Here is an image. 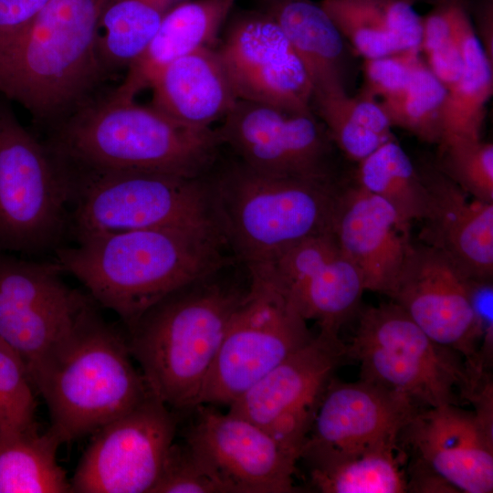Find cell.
<instances>
[{"label":"cell","instance_id":"18","mask_svg":"<svg viewBox=\"0 0 493 493\" xmlns=\"http://www.w3.org/2000/svg\"><path fill=\"white\" fill-rule=\"evenodd\" d=\"M247 269L270 280L306 321L315 320L320 330L335 334L358 310L365 291L360 271L330 231L310 236L272 261Z\"/></svg>","mask_w":493,"mask_h":493},{"label":"cell","instance_id":"11","mask_svg":"<svg viewBox=\"0 0 493 493\" xmlns=\"http://www.w3.org/2000/svg\"><path fill=\"white\" fill-rule=\"evenodd\" d=\"M62 273L55 260H27L0 250V340L23 360L32 383L94 301L69 288Z\"/></svg>","mask_w":493,"mask_h":493},{"label":"cell","instance_id":"25","mask_svg":"<svg viewBox=\"0 0 493 493\" xmlns=\"http://www.w3.org/2000/svg\"><path fill=\"white\" fill-rule=\"evenodd\" d=\"M320 5L364 58L419 47L422 17L409 0H322Z\"/></svg>","mask_w":493,"mask_h":493},{"label":"cell","instance_id":"24","mask_svg":"<svg viewBox=\"0 0 493 493\" xmlns=\"http://www.w3.org/2000/svg\"><path fill=\"white\" fill-rule=\"evenodd\" d=\"M236 1L188 0L173 5L144 52L130 65L123 81L112 93L134 100L169 64L210 47Z\"/></svg>","mask_w":493,"mask_h":493},{"label":"cell","instance_id":"1","mask_svg":"<svg viewBox=\"0 0 493 493\" xmlns=\"http://www.w3.org/2000/svg\"><path fill=\"white\" fill-rule=\"evenodd\" d=\"M55 250L97 305L130 328L172 292L226 267L214 227H165L94 234Z\"/></svg>","mask_w":493,"mask_h":493},{"label":"cell","instance_id":"32","mask_svg":"<svg viewBox=\"0 0 493 493\" xmlns=\"http://www.w3.org/2000/svg\"><path fill=\"white\" fill-rule=\"evenodd\" d=\"M446 93V88L421 60L406 87L380 104L392 127L404 129L425 142L439 144Z\"/></svg>","mask_w":493,"mask_h":493},{"label":"cell","instance_id":"15","mask_svg":"<svg viewBox=\"0 0 493 493\" xmlns=\"http://www.w3.org/2000/svg\"><path fill=\"white\" fill-rule=\"evenodd\" d=\"M184 441L226 493H292L299 458L251 421L197 404Z\"/></svg>","mask_w":493,"mask_h":493},{"label":"cell","instance_id":"16","mask_svg":"<svg viewBox=\"0 0 493 493\" xmlns=\"http://www.w3.org/2000/svg\"><path fill=\"white\" fill-rule=\"evenodd\" d=\"M468 280L440 250L413 244L390 298L433 341L461 356L476 384L485 374Z\"/></svg>","mask_w":493,"mask_h":493},{"label":"cell","instance_id":"41","mask_svg":"<svg viewBox=\"0 0 493 493\" xmlns=\"http://www.w3.org/2000/svg\"><path fill=\"white\" fill-rule=\"evenodd\" d=\"M112 0H102V8Z\"/></svg>","mask_w":493,"mask_h":493},{"label":"cell","instance_id":"23","mask_svg":"<svg viewBox=\"0 0 493 493\" xmlns=\"http://www.w3.org/2000/svg\"><path fill=\"white\" fill-rule=\"evenodd\" d=\"M151 105L187 125L211 127L237 97L217 51L198 49L165 67L154 79Z\"/></svg>","mask_w":493,"mask_h":493},{"label":"cell","instance_id":"4","mask_svg":"<svg viewBox=\"0 0 493 493\" xmlns=\"http://www.w3.org/2000/svg\"><path fill=\"white\" fill-rule=\"evenodd\" d=\"M220 270L172 292L128 328L130 351L149 390L174 412L193 411L198 404L229 320L246 291L217 280Z\"/></svg>","mask_w":493,"mask_h":493},{"label":"cell","instance_id":"13","mask_svg":"<svg viewBox=\"0 0 493 493\" xmlns=\"http://www.w3.org/2000/svg\"><path fill=\"white\" fill-rule=\"evenodd\" d=\"M347 356L339 334L320 330L228 405L299 460L320 396Z\"/></svg>","mask_w":493,"mask_h":493},{"label":"cell","instance_id":"34","mask_svg":"<svg viewBox=\"0 0 493 493\" xmlns=\"http://www.w3.org/2000/svg\"><path fill=\"white\" fill-rule=\"evenodd\" d=\"M34 390L23 360L0 340V430L37 425Z\"/></svg>","mask_w":493,"mask_h":493},{"label":"cell","instance_id":"8","mask_svg":"<svg viewBox=\"0 0 493 493\" xmlns=\"http://www.w3.org/2000/svg\"><path fill=\"white\" fill-rule=\"evenodd\" d=\"M346 346L361 379L419 405H459L474 391L461 356L433 341L393 301L364 309Z\"/></svg>","mask_w":493,"mask_h":493},{"label":"cell","instance_id":"22","mask_svg":"<svg viewBox=\"0 0 493 493\" xmlns=\"http://www.w3.org/2000/svg\"><path fill=\"white\" fill-rule=\"evenodd\" d=\"M420 174L430 193L424 243L446 255L468 278L492 280L493 203L468 199L440 170Z\"/></svg>","mask_w":493,"mask_h":493},{"label":"cell","instance_id":"36","mask_svg":"<svg viewBox=\"0 0 493 493\" xmlns=\"http://www.w3.org/2000/svg\"><path fill=\"white\" fill-rule=\"evenodd\" d=\"M152 493H226L201 459L184 441L173 443Z\"/></svg>","mask_w":493,"mask_h":493},{"label":"cell","instance_id":"6","mask_svg":"<svg viewBox=\"0 0 493 493\" xmlns=\"http://www.w3.org/2000/svg\"><path fill=\"white\" fill-rule=\"evenodd\" d=\"M208 184L218 232L246 268L330 231L337 191L330 182L267 175L239 163Z\"/></svg>","mask_w":493,"mask_h":493},{"label":"cell","instance_id":"27","mask_svg":"<svg viewBox=\"0 0 493 493\" xmlns=\"http://www.w3.org/2000/svg\"><path fill=\"white\" fill-rule=\"evenodd\" d=\"M453 29L464 68L458 79L447 89L440 142L455 138L481 139L485 109L493 91L492 63L467 14L455 16Z\"/></svg>","mask_w":493,"mask_h":493},{"label":"cell","instance_id":"12","mask_svg":"<svg viewBox=\"0 0 493 493\" xmlns=\"http://www.w3.org/2000/svg\"><path fill=\"white\" fill-rule=\"evenodd\" d=\"M177 415L151 393L98 429L69 480L75 493H152L174 442Z\"/></svg>","mask_w":493,"mask_h":493},{"label":"cell","instance_id":"42","mask_svg":"<svg viewBox=\"0 0 493 493\" xmlns=\"http://www.w3.org/2000/svg\"><path fill=\"white\" fill-rule=\"evenodd\" d=\"M440 1L442 2V1H446V0H440Z\"/></svg>","mask_w":493,"mask_h":493},{"label":"cell","instance_id":"30","mask_svg":"<svg viewBox=\"0 0 493 493\" xmlns=\"http://www.w3.org/2000/svg\"><path fill=\"white\" fill-rule=\"evenodd\" d=\"M357 184L388 203L408 223L423 221L428 214V188L394 139L359 162Z\"/></svg>","mask_w":493,"mask_h":493},{"label":"cell","instance_id":"38","mask_svg":"<svg viewBox=\"0 0 493 493\" xmlns=\"http://www.w3.org/2000/svg\"><path fill=\"white\" fill-rule=\"evenodd\" d=\"M313 100L329 134L349 159L359 163L391 141L356 124L327 98L315 97Z\"/></svg>","mask_w":493,"mask_h":493},{"label":"cell","instance_id":"9","mask_svg":"<svg viewBox=\"0 0 493 493\" xmlns=\"http://www.w3.org/2000/svg\"><path fill=\"white\" fill-rule=\"evenodd\" d=\"M70 199L57 157L0 100V250L55 252L69 237Z\"/></svg>","mask_w":493,"mask_h":493},{"label":"cell","instance_id":"7","mask_svg":"<svg viewBox=\"0 0 493 493\" xmlns=\"http://www.w3.org/2000/svg\"><path fill=\"white\" fill-rule=\"evenodd\" d=\"M54 154L68 182L69 236L74 240L149 228L217 229L209 184L203 177L90 168Z\"/></svg>","mask_w":493,"mask_h":493},{"label":"cell","instance_id":"37","mask_svg":"<svg viewBox=\"0 0 493 493\" xmlns=\"http://www.w3.org/2000/svg\"><path fill=\"white\" fill-rule=\"evenodd\" d=\"M420 52L419 47H414L392 55L364 58V81L361 94L375 100L381 99V101L399 94L422 60Z\"/></svg>","mask_w":493,"mask_h":493},{"label":"cell","instance_id":"33","mask_svg":"<svg viewBox=\"0 0 493 493\" xmlns=\"http://www.w3.org/2000/svg\"><path fill=\"white\" fill-rule=\"evenodd\" d=\"M439 145L440 171L473 198L493 203V144L455 138Z\"/></svg>","mask_w":493,"mask_h":493},{"label":"cell","instance_id":"21","mask_svg":"<svg viewBox=\"0 0 493 493\" xmlns=\"http://www.w3.org/2000/svg\"><path fill=\"white\" fill-rule=\"evenodd\" d=\"M403 433L417 460L456 492L493 491V432L456 404L419 410Z\"/></svg>","mask_w":493,"mask_h":493},{"label":"cell","instance_id":"26","mask_svg":"<svg viewBox=\"0 0 493 493\" xmlns=\"http://www.w3.org/2000/svg\"><path fill=\"white\" fill-rule=\"evenodd\" d=\"M304 65L313 96L345 90L343 37L320 5L309 0H276L267 13Z\"/></svg>","mask_w":493,"mask_h":493},{"label":"cell","instance_id":"19","mask_svg":"<svg viewBox=\"0 0 493 493\" xmlns=\"http://www.w3.org/2000/svg\"><path fill=\"white\" fill-rule=\"evenodd\" d=\"M217 53L238 100L290 112H311V80L268 14L236 18Z\"/></svg>","mask_w":493,"mask_h":493},{"label":"cell","instance_id":"35","mask_svg":"<svg viewBox=\"0 0 493 493\" xmlns=\"http://www.w3.org/2000/svg\"><path fill=\"white\" fill-rule=\"evenodd\" d=\"M422 18L419 49L425 56V64L448 89L460 77L464 63L453 30L447 1Z\"/></svg>","mask_w":493,"mask_h":493},{"label":"cell","instance_id":"5","mask_svg":"<svg viewBox=\"0 0 493 493\" xmlns=\"http://www.w3.org/2000/svg\"><path fill=\"white\" fill-rule=\"evenodd\" d=\"M89 304L72 332L33 378L61 443L92 435L152 393L127 337Z\"/></svg>","mask_w":493,"mask_h":493},{"label":"cell","instance_id":"20","mask_svg":"<svg viewBox=\"0 0 493 493\" xmlns=\"http://www.w3.org/2000/svg\"><path fill=\"white\" fill-rule=\"evenodd\" d=\"M410 226L358 184L336 191L330 231L360 271L365 290L392 295L413 246Z\"/></svg>","mask_w":493,"mask_h":493},{"label":"cell","instance_id":"29","mask_svg":"<svg viewBox=\"0 0 493 493\" xmlns=\"http://www.w3.org/2000/svg\"><path fill=\"white\" fill-rule=\"evenodd\" d=\"M175 0H112L101 10L96 41L106 76L128 68L146 49Z\"/></svg>","mask_w":493,"mask_h":493},{"label":"cell","instance_id":"28","mask_svg":"<svg viewBox=\"0 0 493 493\" xmlns=\"http://www.w3.org/2000/svg\"><path fill=\"white\" fill-rule=\"evenodd\" d=\"M61 441L37 425L0 430V493H71L57 452Z\"/></svg>","mask_w":493,"mask_h":493},{"label":"cell","instance_id":"2","mask_svg":"<svg viewBox=\"0 0 493 493\" xmlns=\"http://www.w3.org/2000/svg\"><path fill=\"white\" fill-rule=\"evenodd\" d=\"M102 0H49L0 30V95L50 130L92 98L104 77L96 41Z\"/></svg>","mask_w":493,"mask_h":493},{"label":"cell","instance_id":"17","mask_svg":"<svg viewBox=\"0 0 493 493\" xmlns=\"http://www.w3.org/2000/svg\"><path fill=\"white\" fill-rule=\"evenodd\" d=\"M217 131L240 163L260 173L329 182V143L310 113L237 100Z\"/></svg>","mask_w":493,"mask_h":493},{"label":"cell","instance_id":"3","mask_svg":"<svg viewBox=\"0 0 493 493\" xmlns=\"http://www.w3.org/2000/svg\"><path fill=\"white\" fill-rule=\"evenodd\" d=\"M47 145L72 163L200 178L221 141L211 127L180 122L112 92L93 97L50 130Z\"/></svg>","mask_w":493,"mask_h":493},{"label":"cell","instance_id":"14","mask_svg":"<svg viewBox=\"0 0 493 493\" xmlns=\"http://www.w3.org/2000/svg\"><path fill=\"white\" fill-rule=\"evenodd\" d=\"M419 410L411 399L371 382L345 383L333 376L320 396L299 459L310 468L398 446Z\"/></svg>","mask_w":493,"mask_h":493},{"label":"cell","instance_id":"31","mask_svg":"<svg viewBox=\"0 0 493 493\" xmlns=\"http://www.w3.org/2000/svg\"><path fill=\"white\" fill-rule=\"evenodd\" d=\"M310 482L322 493H404L407 480L398 446L310 467Z\"/></svg>","mask_w":493,"mask_h":493},{"label":"cell","instance_id":"10","mask_svg":"<svg viewBox=\"0 0 493 493\" xmlns=\"http://www.w3.org/2000/svg\"><path fill=\"white\" fill-rule=\"evenodd\" d=\"M247 270L248 287L229 320L198 404L228 406L313 337L271 281Z\"/></svg>","mask_w":493,"mask_h":493},{"label":"cell","instance_id":"40","mask_svg":"<svg viewBox=\"0 0 493 493\" xmlns=\"http://www.w3.org/2000/svg\"><path fill=\"white\" fill-rule=\"evenodd\" d=\"M49 0H0V30L21 26L33 18Z\"/></svg>","mask_w":493,"mask_h":493},{"label":"cell","instance_id":"39","mask_svg":"<svg viewBox=\"0 0 493 493\" xmlns=\"http://www.w3.org/2000/svg\"><path fill=\"white\" fill-rule=\"evenodd\" d=\"M468 292L480 340L479 366L488 372L493 360V285L492 280L469 278Z\"/></svg>","mask_w":493,"mask_h":493}]
</instances>
